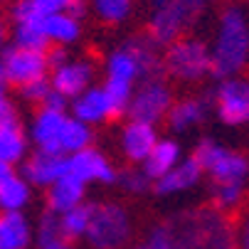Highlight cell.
Masks as SVG:
<instances>
[{"mask_svg":"<svg viewBox=\"0 0 249 249\" xmlns=\"http://www.w3.org/2000/svg\"><path fill=\"white\" fill-rule=\"evenodd\" d=\"M202 3H215V0H202Z\"/></svg>","mask_w":249,"mask_h":249,"instance_id":"bcb514c9","label":"cell"},{"mask_svg":"<svg viewBox=\"0 0 249 249\" xmlns=\"http://www.w3.org/2000/svg\"><path fill=\"white\" fill-rule=\"evenodd\" d=\"M212 197H215V205H217L220 212H230V210H234V207L242 205V200H244V185H237V183L215 185Z\"/></svg>","mask_w":249,"mask_h":249,"instance_id":"d6a6232c","label":"cell"},{"mask_svg":"<svg viewBox=\"0 0 249 249\" xmlns=\"http://www.w3.org/2000/svg\"><path fill=\"white\" fill-rule=\"evenodd\" d=\"M91 138H94V133H91V126L89 124H84V121H79L74 116L72 119L67 116L64 128H62V136H59V151H62V156H72L77 151L89 148L91 146Z\"/></svg>","mask_w":249,"mask_h":249,"instance_id":"603a6c76","label":"cell"},{"mask_svg":"<svg viewBox=\"0 0 249 249\" xmlns=\"http://www.w3.org/2000/svg\"><path fill=\"white\" fill-rule=\"evenodd\" d=\"M67 114L64 111H52V109H40L37 116L32 121V141L37 151H47V153H62L59 151V136L64 128Z\"/></svg>","mask_w":249,"mask_h":249,"instance_id":"4fadbf2b","label":"cell"},{"mask_svg":"<svg viewBox=\"0 0 249 249\" xmlns=\"http://www.w3.org/2000/svg\"><path fill=\"white\" fill-rule=\"evenodd\" d=\"M3 69H5V82L15 87H25L35 79L47 77V59L45 52L35 50H22V47H3Z\"/></svg>","mask_w":249,"mask_h":249,"instance_id":"ba28073f","label":"cell"},{"mask_svg":"<svg viewBox=\"0 0 249 249\" xmlns=\"http://www.w3.org/2000/svg\"><path fill=\"white\" fill-rule=\"evenodd\" d=\"M158 141V131L151 124H141V121H128V126L124 128L121 136V148L124 156L133 163H143L146 156L151 153V148Z\"/></svg>","mask_w":249,"mask_h":249,"instance_id":"2e32d148","label":"cell"},{"mask_svg":"<svg viewBox=\"0 0 249 249\" xmlns=\"http://www.w3.org/2000/svg\"><path fill=\"white\" fill-rule=\"evenodd\" d=\"M101 89H104L106 99H109V104H111V114H114V116L126 114L128 101H131V94H133L136 84L124 82V79H111V77H106V82H104Z\"/></svg>","mask_w":249,"mask_h":249,"instance_id":"f546056e","label":"cell"},{"mask_svg":"<svg viewBox=\"0 0 249 249\" xmlns=\"http://www.w3.org/2000/svg\"><path fill=\"white\" fill-rule=\"evenodd\" d=\"M50 89H52L50 79H47V77H42V79H35V82H30V84L20 87V94H22V99H27V101H37V104H42V99L47 96V91H50Z\"/></svg>","mask_w":249,"mask_h":249,"instance_id":"d590c367","label":"cell"},{"mask_svg":"<svg viewBox=\"0 0 249 249\" xmlns=\"http://www.w3.org/2000/svg\"><path fill=\"white\" fill-rule=\"evenodd\" d=\"M64 13H67L69 18H74V20H82V18L87 15V0H69L67 8H64Z\"/></svg>","mask_w":249,"mask_h":249,"instance_id":"ab89813d","label":"cell"},{"mask_svg":"<svg viewBox=\"0 0 249 249\" xmlns=\"http://www.w3.org/2000/svg\"><path fill=\"white\" fill-rule=\"evenodd\" d=\"M0 3H3V0H0Z\"/></svg>","mask_w":249,"mask_h":249,"instance_id":"7dc6e473","label":"cell"},{"mask_svg":"<svg viewBox=\"0 0 249 249\" xmlns=\"http://www.w3.org/2000/svg\"><path fill=\"white\" fill-rule=\"evenodd\" d=\"M237 249H249V212L244 215L237 230Z\"/></svg>","mask_w":249,"mask_h":249,"instance_id":"60d3db41","label":"cell"},{"mask_svg":"<svg viewBox=\"0 0 249 249\" xmlns=\"http://www.w3.org/2000/svg\"><path fill=\"white\" fill-rule=\"evenodd\" d=\"M217 116L230 126L249 124V82L242 77L222 79L215 89Z\"/></svg>","mask_w":249,"mask_h":249,"instance_id":"9c48e42d","label":"cell"},{"mask_svg":"<svg viewBox=\"0 0 249 249\" xmlns=\"http://www.w3.org/2000/svg\"><path fill=\"white\" fill-rule=\"evenodd\" d=\"M30 183L20 175H10L8 180L0 183V210L3 212H22V207L30 205Z\"/></svg>","mask_w":249,"mask_h":249,"instance_id":"cb8c5ba5","label":"cell"},{"mask_svg":"<svg viewBox=\"0 0 249 249\" xmlns=\"http://www.w3.org/2000/svg\"><path fill=\"white\" fill-rule=\"evenodd\" d=\"M91 79H94V64L91 62H84V59L72 62V59H69L67 64H62L59 69L52 72L50 84H52L54 91L64 94L67 99H74L84 89L91 87Z\"/></svg>","mask_w":249,"mask_h":249,"instance_id":"7c38bea8","label":"cell"},{"mask_svg":"<svg viewBox=\"0 0 249 249\" xmlns=\"http://www.w3.org/2000/svg\"><path fill=\"white\" fill-rule=\"evenodd\" d=\"M116 183H121V188L126 193H131V195H143L151 188V178L143 170H124L116 178Z\"/></svg>","mask_w":249,"mask_h":249,"instance_id":"836d02e7","label":"cell"},{"mask_svg":"<svg viewBox=\"0 0 249 249\" xmlns=\"http://www.w3.org/2000/svg\"><path fill=\"white\" fill-rule=\"evenodd\" d=\"M202 0H151V18H148V37L158 47H168L183 32L190 30L200 13Z\"/></svg>","mask_w":249,"mask_h":249,"instance_id":"3957f363","label":"cell"},{"mask_svg":"<svg viewBox=\"0 0 249 249\" xmlns=\"http://www.w3.org/2000/svg\"><path fill=\"white\" fill-rule=\"evenodd\" d=\"M163 69L178 82H200L210 74V50L197 37H178L163 52Z\"/></svg>","mask_w":249,"mask_h":249,"instance_id":"8992f818","label":"cell"},{"mask_svg":"<svg viewBox=\"0 0 249 249\" xmlns=\"http://www.w3.org/2000/svg\"><path fill=\"white\" fill-rule=\"evenodd\" d=\"M200 178H202V168L197 165L195 158H188V160H178L165 175H160L153 183H156L158 195H175L197 185Z\"/></svg>","mask_w":249,"mask_h":249,"instance_id":"e0dca14e","label":"cell"},{"mask_svg":"<svg viewBox=\"0 0 249 249\" xmlns=\"http://www.w3.org/2000/svg\"><path fill=\"white\" fill-rule=\"evenodd\" d=\"M25 151H27V138L20 131V126L0 128V160L15 165L25 158Z\"/></svg>","mask_w":249,"mask_h":249,"instance_id":"4316f807","label":"cell"},{"mask_svg":"<svg viewBox=\"0 0 249 249\" xmlns=\"http://www.w3.org/2000/svg\"><path fill=\"white\" fill-rule=\"evenodd\" d=\"M133 59H136V67H138V82H148V79H163L165 69H163V54L158 52L160 47L151 42L148 35L143 37H133L124 45Z\"/></svg>","mask_w":249,"mask_h":249,"instance_id":"5bb4252c","label":"cell"},{"mask_svg":"<svg viewBox=\"0 0 249 249\" xmlns=\"http://www.w3.org/2000/svg\"><path fill=\"white\" fill-rule=\"evenodd\" d=\"M91 210H94V205H84V202H82V205H77V207H72V210L62 212V215H57L59 234H62L67 242L84 237V232H87V227H89Z\"/></svg>","mask_w":249,"mask_h":249,"instance_id":"d4e9b609","label":"cell"},{"mask_svg":"<svg viewBox=\"0 0 249 249\" xmlns=\"http://www.w3.org/2000/svg\"><path fill=\"white\" fill-rule=\"evenodd\" d=\"M207 104H210L207 96H202V99H183V101L173 104L168 109L170 128L173 131H188V128L197 126L205 119V114H207Z\"/></svg>","mask_w":249,"mask_h":249,"instance_id":"44dd1931","label":"cell"},{"mask_svg":"<svg viewBox=\"0 0 249 249\" xmlns=\"http://www.w3.org/2000/svg\"><path fill=\"white\" fill-rule=\"evenodd\" d=\"M10 175H15V173H13V165H8V163H3V160H0V183H3V180H8Z\"/></svg>","mask_w":249,"mask_h":249,"instance_id":"b9f144b4","label":"cell"},{"mask_svg":"<svg viewBox=\"0 0 249 249\" xmlns=\"http://www.w3.org/2000/svg\"><path fill=\"white\" fill-rule=\"evenodd\" d=\"M67 104H69V99H67L64 94H59V91L50 89V91H47V96L42 99V109H52V111H64V109H67Z\"/></svg>","mask_w":249,"mask_h":249,"instance_id":"f35d334b","label":"cell"},{"mask_svg":"<svg viewBox=\"0 0 249 249\" xmlns=\"http://www.w3.org/2000/svg\"><path fill=\"white\" fill-rule=\"evenodd\" d=\"M106 77L124 79V82H131V84L138 82L136 59H133V54H131L126 47H119L116 52L109 54V59H106Z\"/></svg>","mask_w":249,"mask_h":249,"instance_id":"83f0119b","label":"cell"},{"mask_svg":"<svg viewBox=\"0 0 249 249\" xmlns=\"http://www.w3.org/2000/svg\"><path fill=\"white\" fill-rule=\"evenodd\" d=\"M5 69H3V62H0V87H5Z\"/></svg>","mask_w":249,"mask_h":249,"instance_id":"f6af8a7d","label":"cell"},{"mask_svg":"<svg viewBox=\"0 0 249 249\" xmlns=\"http://www.w3.org/2000/svg\"><path fill=\"white\" fill-rule=\"evenodd\" d=\"M94 10L104 22L119 25V22L128 20V15L133 10V0H94Z\"/></svg>","mask_w":249,"mask_h":249,"instance_id":"4dcf8cb0","label":"cell"},{"mask_svg":"<svg viewBox=\"0 0 249 249\" xmlns=\"http://www.w3.org/2000/svg\"><path fill=\"white\" fill-rule=\"evenodd\" d=\"M32 3L40 15H54V13H64L69 0H32Z\"/></svg>","mask_w":249,"mask_h":249,"instance_id":"74e56055","label":"cell"},{"mask_svg":"<svg viewBox=\"0 0 249 249\" xmlns=\"http://www.w3.org/2000/svg\"><path fill=\"white\" fill-rule=\"evenodd\" d=\"M13 45L22 50H35V52H45L50 47V40L42 32V18L40 20H30V22H18L13 30Z\"/></svg>","mask_w":249,"mask_h":249,"instance_id":"484cf974","label":"cell"},{"mask_svg":"<svg viewBox=\"0 0 249 249\" xmlns=\"http://www.w3.org/2000/svg\"><path fill=\"white\" fill-rule=\"evenodd\" d=\"M193 158L197 160V165L202 170H207L212 175L215 185H230V183L244 185L247 178H249V158L215 143V141H210V138L200 141Z\"/></svg>","mask_w":249,"mask_h":249,"instance_id":"5b68a950","label":"cell"},{"mask_svg":"<svg viewBox=\"0 0 249 249\" xmlns=\"http://www.w3.org/2000/svg\"><path fill=\"white\" fill-rule=\"evenodd\" d=\"M32 242V227L22 212L0 215V249H27Z\"/></svg>","mask_w":249,"mask_h":249,"instance_id":"d6986e66","label":"cell"},{"mask_svg":"<svg viewBox=\"0 0 249 249\" xmlns=\"http://www.w3.org/2000/svg\"><path fill=\"white\" fill-rule=\"evenodd\" d=\"M37 247H40V249H74L72 242H67V239L59 234L57 215H54V212H50V210L40 217V227H37Z\"/></svg>","mask_w":249,"mask_h":249,"instance_id":"f1b7e54d","label":"cell"},{"mask_svg":"<svg viewBox=\"0 0 249 249\" xmlns=\"http://www.w3.org/2000/svg\"><path fill=\"white\" fill-rule=\"evenodd\" d=\"M175 249H237V232L217 207H197L168 220Z\"/></svg>","mask_w":249,"mask_h":249,"instance_id":"6da1fadb","label":"cell"},{"mask_svg":"<svg viewBox=\"0 0 249 249\" xmlns=\"http://www.w3.org/2000/svg\"><path fill=\"white\" fill-rule=\"evenodd\" d=\"M170 106H173V94L165 79H148V82H141L138 89H133L126 114L131 116V121L156 126L168 116Z\"/></svg>","mask_w":249,"mask_h":249,"instance_id":"52a82bcc","label":"cell"},{"mask_svg":"<svg viewBox=\"0 0 249 249\" xmlns=\"http://www.w3.org/2000/svg\"><path fill=\"white\" fill-rule=\"evenodd\" d=\"M72 111H74V119L84 121V124H101L106 119H111V104L106 99L104 89L101 87H89L84 89L79 96H74V104H72Z\"/></svg>","mask_w":249,"mask_h":249,"instance_id":"ac0fdd59","label":"cell"},{"mask_svg":"<svg viewBox=\"0 0 249 249\" xmlns=\"http://www.w3.org/2000/svg\"><path fill=\"white\" fill-rule=\"evenodd\" d=\"M5 40H8V27H5L3 20H0V50L5 47Z\"/></svg>","mask_w":249,"mask_h":249,"instance_id":"7bdbcfd3","label":"cell"},{"mask_svg":"<svg viewBox=\"0 0 249 249\" xmlns=\"http://www.w3.org/2000/svg\"><path fill=\"white\" fill-rule=\"evenodd\" d=\"M67 165L69 170L67 173H72L74 178H79V180L87 185V183H106V185H111L116 183V168L109 163V158L101 156L99 151H94L91 146L84 148V151H77L72 156H67Z\"/></svg>","mask_w":249,"mask_h":249,"instance_id":"30bf717a","label":"cell"},{"mask_svg":"<svg viewBox=\"0 0 249 249\" xmlns=\"http://www.w3.org/2000/svg\"><path fill=\"white\" fill-rule=\"evenodd\" d=\"M131 232L133 225L128 210L119 202H101L91 210L84 237L91 249H121L128 244Z\"/></svg>","mask_w":249,"mask_h":249,"instance_id":"277c9868","label":"cell"},{"mask_svg":"<svg viewBox=\"0 0 249 249\" xmlns=\"http://www.w3.org/2000/svg\"><path fill=\"white\" fill-rule=\"evenodd\" d=\"M69 170L67 165V156L62 153H47V151H35L25 165H22V178L30 185H37V188H50L54 180Z\"/></svg>","mask_w":249,"mask_h":249,"instance_id":"8fae6325","label":"cell"},{"mask_svg":"<svg viewBox=\"0 0 249 249\" xmlns=\"http://www.w3.org/2000/svg\"><path fill=\"white\" fill-rule=\"evenodd\" d=\"M133 249H175V239H173V232H170L168 222L153 225L148 230V234L141 239Z\"/></svg>","mask_w":249,"mask_h":249,"instance_id":"1f68e13d","label":"cell"},{"mask_svg":"<svg viewBox=\"0 0 249 249\" xmlns=\"http://www.w3.org/2000/svg\"><path fill=\"white\" fill-rule=\"evenodd\" d=\"M45 59H47V69H50V72H54V69H59L62 64L69 62V52L64 47L54 45V47H47L45 50Z\"/></svg>","mask_w":249,"mask_h":249,"instance_id":"8d00e7d4","label":"cell"},{"mask_svg":"<svg viewBox=\"0 0 249 249\" xmlns=\"http://www.w3.org/2000/svg\"><path fill=\"white\" fill-rule=\"evenodd\" d=\"M10 15H13V22H30V20H40L42 15L37 13L32 0H15L13 8H10Z\"/></svg>","mask_w":249,"mask_h":249,"instance_id":"e575fe53","label":"cell"},{"mask_svg":"<svg viewBox=\"0 0 249 249\" xmlns=\"http://www.w3.org/2000/svg\"><path fill=\"white\" fill-rule=\"evenodd\" d=\"M42 32L50 42L67 47L79 40L82 25H79V20L69 18L67 13H54V15H42Z\"/></svg>","mask_w":249,"mask_h":249,"instance_id":"7402d4cb","label":"cell"},{"mask_svg":"<svg viewBox=\"0 0 249 249\" xmlns=\"http://www.w3.org/2000/svg\"><path fill=\"white\" fill-rule=\"evenodd\" d=\"M8 104H10V99H8V94H5V87H0V111H3Z\"/></svg>","mask_w":249,"mask_h":249,"instance_id":"ee69618b","label":"cell"},{"mask_svg":"<svg viewBox=\"0 0 249 249\" xmlns=\"http://www.w3.org/2000/svg\"><path fill=\"white\" fill-rule=\"evenodd\" d=\"M178 160H180V146L170 138H158L156 146L151 148V153L143 160V170L151 180H158L160 175H165Z\"/></svg>","mask_w":249,"mask_h":249,"instance_id":"ffe728a7","label":"cell"},{"mask_svg":"<svg viewBox=\"0 0 249 249\" xmlns=\"http://www.w3.org/2000/svg\"><path fill=\"white\" fill-rule=\"evenodd\" d=\"M249 64V22L242 8L230 5L222 10L215 45L210 50V74L217 79L237 77Z\"/></svg>","mask_w":249,"mask_h":249,"instance_id":"7a4b0ae2","label":"cell"},{"mask_svg":"<svg viewBox=\"0 0 249 249\" xmlns=\"http://www.w3.org/2000/svg\"><path fill=\"white\" fill-rule=\"evenodd\" d=\"M84 190H87V185L79 180V178H74L72 173H64L59 180H54L47 188V210L54 212V215H62V212L82 205L84 202Z\"/></svg>","mask_w":249,"mask_h":249,"instance_id":"9a60e30c","label":"cell"}]
</instances>
